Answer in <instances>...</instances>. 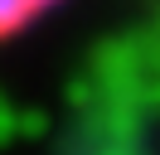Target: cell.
<instances>
[{
	"mask_svg": "<svg viewBox=\"0 0 160 155\" xmlns=\"http://www.w3.org/2000/svg\"><path fill=\"white\" fill-rule=\"evenodd\" d=\"M58 5V0H0V39L20 34V29H29L39 15H49V10Z\"/></svg>",
	"mask_w": 160,
	"mask_h": 155,
	"instance_id": "1",
	"label": "cell"
}]
</instances>
